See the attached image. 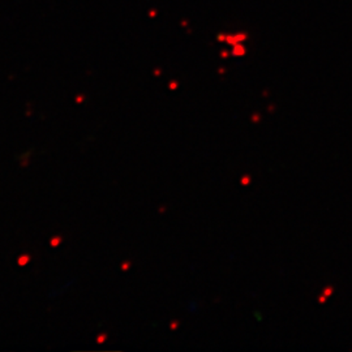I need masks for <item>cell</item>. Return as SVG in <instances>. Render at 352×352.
I'll use <instances>...</instances> for the list:
<instances>
[{
  "label": "cell",
  "instance_id": "obj_1",
  "mask_svg": "<svg viewBox=\"0 0 352 352\" xmlns=\"http://www.w3.org/2000/svg\"><path fill=\"white\" fill-rule=\"evenodd\" d=\"M30 260H32L30 254L23 253V254H20L19 258H17V265H19V266H26V265L30 263Z\"/></svg>",
  "mask_w": 352,
  "mask_h": 352
},
{
  "label": "cell",
  "instance_id": "obj_12",
  "mask_svg": "<svg viewBox=\"0 0 352 352\" xmlns=\"http://www.w3.org/2000/svg\"><path fill=\"white\" fill-rule=\"evenodd\" d=\"M170 88H171V89L177 88V82H173V84H171V85H170Z\"/></svg>",
  "mask_w": 352,
  "mask_h": 352
},
{
  "label": "cell",
  "instance_id": "obj_6",
  "mask_svg": "<svg viewBox=\"0 0 352 352\" xmlns=\"http://www.w3.org/2000/svg\"><path fill=\"white\" fill-rule=\"evenodd\" d=\"M106 340H107V334L106 333H102V334L97 337V343L98 344H103Z\"/></svg>",
  "mask_w": 352,
  "mask_h": 352
},
{
  "label": "cell",
  "instance_id": "obj_5",
  "mask_svg": "<svg viewBox=\"0 0 352 352\" xmlns=\"http://www.w3.org/2000/svg\"><path fill=\"white\" fill-rule=\"evenodd\" d=\"M251 122L252 123H254V124H257V123H260L261 122V115L258 113H254L251 116Z\"/></svg>",
  "mask_w": 352,
  "mask_h": 352
},
{
  "label": "cell",
  "instance_id": "obj_2",
  "mask_svg": "<svg viewBox=\"0 0 352 352\" xmlns=\"http://www.w3.org/2000/svg\"><path fill=\"white\" fill-rule=\"evenodd\" d=\"M251 175H248V174H245V175L241 176V179H240V184H241L243 187H247V186H250V184H251Z\"/></svg>",
  "mask_w": 352,
  "mask_h": 352
},
{
  "label": "cell",
  "instance_id": "obj_4",
  "mask_svg": "<svg viewBox=\"0 0 352 352\" xmlns=\"http://www.w3.org/2000/svg\"><path fill=\"white\" fill-rule=\"evenodd\" d=\"M333 294H334V287L333 286H327L324 291H322V295H325L327 298H330Z\"/></svg>",
  "mask_w": 352,
  "mask_h": 352
},
{
  "label": "cell",
  "instance_id": "obj_9",
  "mask_svg": "<svg viewBox=\"0 0 352 352\" xmlns=\"http://www.w3.org/2000/svg\"><path fill=\"white\" fill-rule=\"evenodd\" d=\"M327 299V298L325 295H320V296H318V302H320V304H325Z\"/></svg>",
  "mask_w": 352,
  "mask_h": 352
},
{
  "label": "cell",
  "instance_id": "obj_3",
  "mask_svg": "<svg viewBox=\"0 0 352 352\" xmlns=\"http://www.w3.org/2000/svg\"><path fill=\"white\" fill-rule=\"evenodd\" d=\"M62 236H54V238H51L50 240V245L52 248H56V247H59L60 244H62Z\"/></svg>",
  "mask_w": 352,
  "mask_h": 352
},
{
  "label": "cell",
  "instance_id": "obj_10",
  "mask_svg": "<svg viewBox=\"0 0 352 352\" xmlns=\"http://www.w3.org/2000/svg\"><path fill=\"white\" fill-rule=\"evenodd\" d=\"M84 100H85V98H84V96H78V97L76 98V102H77V103H82Z\"/></svg>",
  "mask_w": 352,
  "mask_h": 352
},
{
  "label": "cell",
  "instance_id": "obj_7",
  "mask_svg": "<svg viewBox=\"0 0 352 352\" xmlns=\"http://www.w3.org/2000/svg\"><path fill=\"white\" fill-rule=\"evenodd\" d=\"M131 263H129V261H126V263H123V264H122V270H123V272H126V270H129V267H131Z\"/></svg>",
  "mask_w": 352,
  "mask_h": 352
},
{
  "label": "cell",
  "instance_id": "obj_11",
  "mask_svg": "<svg viewBox=\"0 0 352 352\" xmlns=\"http://www.w3.org/2000/svg\"><path fill=\"white\" fill-rule=\"evenodd\" d=\"M267 111H269V113H274V106H269V107H267Z\"/></svg>",
  "mask_w": 352,
  "mask_h": 352
},
{
  "label": "cell",
  "instance_id": "obj_8",
  "mask_svg": "<svg viewBox=\"0 0 352 352\" xmlns=\"http://www.w3.org/2000/svg\"><path fill=\"white\" fill-rule=\"evenodd\" d=\"M179 327V321H176V320H174L173 322H171V325H170V329L174 331V330H176Z\"/></svg>",
  "mask_w": 352,
  "mask_h": 352
}]
</instances>
